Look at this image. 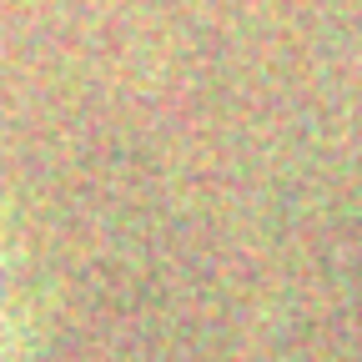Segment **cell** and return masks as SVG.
I'll return each instance as SVG.
<instances>
[{
    "label": "cell",
    "instance_id": "6da1fadb",
    "mask_svg": "<svg viewBox=\"0 0 362 362\" xmlns=\"http://www.w3.org/2000/svg\"><path fill=\"white\" fill-rule=\"evenodd\" d=\"M0 362H21V337H16V272H11L6 216H0Z\"/></svg>",
    "mask_w": 362,
    "mask_h": 362
}]
</instances>
